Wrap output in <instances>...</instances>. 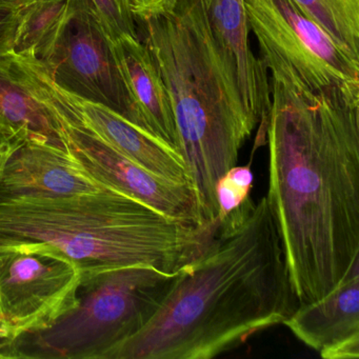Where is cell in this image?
<instances>
[{
    "label": "cell",
    "instance_id": "cell-24",
    "mask_svg": "<svg viewBox=\"0 0 359 359\" xmlns=\"http://www.w3.org/2000/svg\"><path fill=\"white\" fill-rule=\"evenodd\" d=\"M5 340L12 339L11 332L9 327L6 325L5 321L0 317V341H5Z\"/></svg>",
    "mask_w": 359,
    "mask_h": 359
},
{
    "label": "cell",
    "instance_id": "cell-18",
    "mask_svg": "<svg viewBox=\"0 0 359 359\" xmlns=\"http://www.w3.org/2000/svg\"><path fill=\"white\" fill-rule=\"evenodd\" d=\"M252 184L253 174L250 165H235L218 180L216 186L218 226L252 203L250 198Z\"/></svg>",
    "mask_w": 359,
    "mask_h": 359
},
{
    "label": "cell",
    "instance_id": "cell-19",
    "mask_svg": "<svg viewBox=\"0 0 359 359\" xmlns=\"http://www.w3.org/2000/svg\"><path fill=\"white\" fill-rule=\"evenodd\" d=\"M91 3L112 43L123 37L140 39L129 0H91Z\"/></svg>",
    "mask_w": 359,
    "mask_h": 359
},
{
    "label": "cell",
    "instance_id": "cell-15",
    "mask_svg": "<svg viewBox=\"0 0 359 359\" xmlns=\"http://www.w3.org/2000/svg\"><path fill=\"white\" fill-rule=\"evenodd\" d=\"M0 125L27 140L62 146L53 112L33 93L22 64L13 53L0 54Z\"/></svg>",
    "mask_w": 359,
    "mask_h": 359
},
{
    "label": "cell",
    "instance_id": "cell-7",
    "mask_svg": "<svg viewBox=\"0 0 359 359\" xmlns=\"http://www.w3.org/2000/svg\"><path fill=\"white\" fill-rule=\"evenodd\" d=\"M81 270L45 241H0V317L12 339L53 327L79 304Z\"/></svg>",
    "mask_w": 359,
    "mask_h": 359
},
{
    "label": "cell",
    "instance_id": "cell-21",
    "mask_svg": "<svg viewBox=\"0 0 359 359\" xmlns=\"http://www.w3.org/2000/svg\"><path fill=\"white\" fill-rule=\"evenodd\" d=\"M25 140H27L26 136L6 126L0 125V174L3 172L10 155Z\"/></svg>",
    "mask_w": 359,
    "mask_h": 359
},
{
    "label": "cell",
    "instance_id": "cell-23",
    "mask_svg": "<svg viewBox=\"0 0 359 359\" xmlns=\"http://www.w3.org/2000/svg\"><path fill=\"white\" fill-rule=\"evenodd\" d=\"M0 359H16L13 340L0 341Z\"/></svg>",
    "mask_w": 359,
    "mask_h": 359
},
{
    "label": "cell",
    "instance_id": "cell-9",
    "mask_svg": "<svg viewBox=\"0 0 359 359\" xmlns=\"http://www.w3.org/2000/svg\"><path fill=\"white\" fill-rule=\"evenodd\" d=\"M25 75L35 96L53 112L62 148L93 177L165 215L203 226L191 184L165 180L134 163L35 87L26 72Z\"/></svg>",
    "mask_w": 359,
    "mask_h": 359
},
{
    "label": "cell",
    "instance_id": "cell-16",
    "mask_svg": "<svg viewBox=\"0 0 359 359\" xmlns=\"http://www.w3.org/2000/svg\"><path fill=\"white\" fill-rule=\"evenodd\" d=\"M68 0H34L22 9L12 53L27 60H43L51 49L67 14Z\"/></svg>",
    "mask_w": 359,
    "mask_h": 359
},
{
    "label": "cell",
    "instance_id": "cell-11",
    "mask_svg": "<svg viewBox=\"0 0 359 359\" xmlns=\"http://www.w3.org/2000/svg\"><path fill=\"white\" fill-rule=\"evenodd\" d=\"M115 190L96 180L60 144L25 140L0 174L4 196L58 197Z\"/></svg>",
    "mask_w": 359,
    "mask_h": 359
},
{
    "label": "cell",
    "instance_id": "cell-20",
    "mask_svg": "<svg viewBox=\"0 0 359 359\" xmlns=\"http://www.w3.org/2000/svg\"><path fill=\"white\" fill-rule=\"evenodd\" d=\"M22 9L0 3V54L12 53Z\"/></svg>",
    "mask_w": 359,
    "mask_h": 359
},
{
    "label": "cell",
    "instance_id": "cell-13",
    "mask_svg": "<svg viewBox=\"0 0 359 359\" xmlns=\"http://www.w3.org/2000/svg\"><path fill=\"white\" fill-rule=\"evenodd\" d=\"M210 28L229 54L238 77L241 97L250 114L266 131L271 109L268 70L250 46L249 22L243 0H201Z\"/></svg>",
    "mask_w": 359,
    "mask_h": 359
},
{
    "label": "cell",
    "instance_id": "cell-8",
    "mask_svg": "<svg viewBox=\"0 0 359 359\" xmlns=\"http://www.w3.org/2000/svg\"><path fill=\"white\" fill-rule=\"evenodd\" d=\"M37 62L62 91L107 107L150 134L91 0H68L60 33L47 55Z\"/></svg>",
    "mask_w": 359,
    "mask_h": 359
},
{
    "label": "cell",
    "instance_id": "cell-1",
    "mask_svg": "<svg viewBox=\"0 0 359 359\" xmlns=\"http://www.w3.org/2000/svg\"><path fill=\"white\" fill-rule=\"evenodd\" d=\"M266 195L298 304L359 262V85L313 92L270 77Z\"/></svg>",
    "mask_w": 359,
    "mask_h": 359
},
{
    "label": "cell",
    "instance_id": "cell-3",
    "mask_svg": "<svg viewBox=\"0 0 359 359\" xmlns=\"http://www.w3.org/2000/svg\"><path fill=\"white\" fill-rule=\"evenodd\" d=\"M134 20L171 102L201 224L217 228L218 180L237 165L257 126L236 68L214 37L201 0H167Z\"/></svg>",
    "mask_w": 359,
    "mask_h": 359
},
{
    "label": "cell",
    "instance_id": "cell-12",
    "mask_svg": "<svg viewBox=\"0 0 359 359\" xmlns=\"http://www.w3.org/2000/svg\"><path fill=\"white\" fill-rule=\"evenodd\" d=\"M325 359H358L359 262L325 297L299 304L283 323Z\"/></svg>",
    "mask_w": 359,
    "mask_h": 359
},
{
    "label": "cell",
    "instance_id": "cell-5",
    "mask_svg": "<svg viewBox=\"0 0 359 359\" xmlns=\"http://www.w3.org/2000/svg\"><path fill=\"white\" fill-rule=\"evenodd\" d=\"M175 274L131 264L85 277L74 310L50 329L13 340L16 358L104 359L151 318Z\"/></svg>",
    "mask_w": 359,
    "mask_h": 359
},
{
    "label": "cell",
    "instance_id": "cell-22",
    "mask_svg": "<svg viewBox=\"0 0 359 359\" xmlns=\"http://www.w3.org/2000/svg\"><path fill=\"white\" fill-rule=\"evenodd\" d=\"M167 0H129L130 8L134 16L147 13L156 9L165 4Z\"/></svg>",
    "mask_w": 359,
    "mask_h": 359
},
{
    "label": "cell",
    "instance_id": "cell-25",
    "mask_svg": "<svg viewBox=\"0 0 359 359\" xmlns=\"http://www.w3.org/2000/svg\"><path fill=\"white\" fill-rule=\"evenodd\" d=\"M32 1H34V0H0V3L18 8H24L25 6L29 5V4L32 3Z\"/></svg>",
    "mask_w": 359,
    "mask_h": 359
},
{
    "label": "cell",
    "instance_id": "cell-10",
    "mask_svg": "<svg viewBox=\"0 0 359 359\" xmlns=\"http://www.w3.org/2000/svg\"><path fill=\"white\" fill-rule=\"evenodd\" d=\"M18 60L35 87L66 109L107 144L155 175L192 186L184 158L173 149L132 125L107 107L62 91L35 60L20 57Z\"/></svg>",
    "mask_w": 359,
    "mask_h": 359
},
{
    "label": "cell",
    "instance_id": "cell-2",
    "mask_svg": "<svg viewBox=\"0 0 359 359\" xmlns=\"http://www.w3.org/2000/svg\"><path fill=\"white\" fill-rule=\"evenodd\" d=\"M298 306L264 196L218 226L151 318L104 359L214 358L285 323Z\"/></svg>",
    "mask_w": 359,
    "mask_h": 359
},
{
    "label": "cell",
    "instance_id": "cell-4",
    "mask_svg": "<svg viewBox=\"0 0 359 359\" xmlns=\"http://www.w3.org/2000/svg\"><path fill=\"white\" fill-rule=\"evenodd\" d=\"M217 229L170 217L117 190L0 195V241L50 243L76 264L81 279L131 264L175 274L205 251Z\"/></svg>",
    "mask_w": 359,
    "mask_h": 359
},
{
    "label": "cell",
    "instance_id": "cell-17",
    "mask_svg": "<svg viewBox=\"0 0 359 359\" xmlns=\"http://www.w3.org/2000/svg\"><path fill=\"white\" fill-rule=\"evenodd\" d=\"M351 57L359 62V0H294Z\"/></svg>",
    "mask_w": 359,
    "mask_h": 359
},
{
    "label": "cell",
    "instance_id": "cell-14",
    "mask_svg": "<svg viewBox=\"0 0 359 359\" xmlns=\"http://www.w3.org/2000/svg\"><path fill=\"white\" fill-rule=\"evenodd\" d=\"M112 47L119 70L149 133L182 155L171 102L146 46L140 39L123 37L112 43Z\"/></svg>",
    "mask_w": 359,
    "mask_h": 359
},
{
    "label": "cell",
    "instance_id": "cell-6",
    "mask_svg": "<svg viewBox=\"0 0 359 359\" xmlns=\"http://www.w3.org/2000/svg\"><path fill=\"white\" fill-rule=\"evenodd\" d=\"M243 3L270 77L313 92L359 85V62L294 0Z\"/></svg>",
    "mask_w": 359,
    "mask_h": 359
}]
</instances>
